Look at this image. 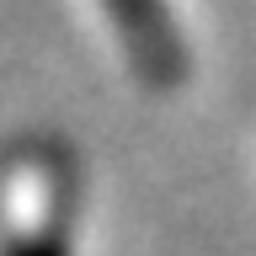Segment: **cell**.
I'll return each instance as SVG.
<instances>
[{
  "instance_id": "6da1fadb",
  "label": "cell",
  "mask_w": 256,
  "mask_h": 256,
  "mask_svg": "<svg viewBox=\"0 0 256 256\" xmlns=\"http://www.w3.org/2000/svg\"><path fill=\"white\" fill-rule=\"evenodd\" d=\"M107 16L123 32V48L134 54V64L150 86H176L182 80L187 54H182V32H176L166 0H107Z\"/></svg>"
},
{
  "instance_id": "7a4b0ae2",
  "label": "cell",
  "mask_w": 256,
  "mask_h": 256,
  "mask_svg": "<svg viewBox=\"0 0 256 256\" xmlns=\"http://www.w3.org/2000/svg\"><path fill=\"white\" fill-rule=\"evenodd\" d=\"M11 256H64V246H59V240H54V235H38V240H27V246H16V251Z\"/></svg>"
}]
</instances>
